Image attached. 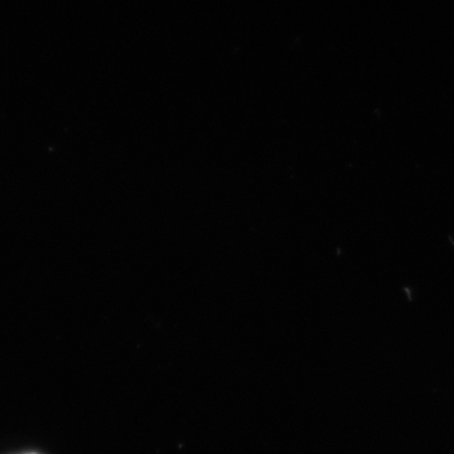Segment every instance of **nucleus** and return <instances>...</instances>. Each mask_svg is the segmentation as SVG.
I'll use <instances>...</instances> for the list:
<instances>
[{
  "instance_id": "1",
  "label": "nucleus",
  "mask_w": 454,
  "mask_h": 454,
  "mask_svg": "<svg viewBox=\"0 0 454 454\" xmlns=\"http://www.w3.org/2000/svg\"><path fill=\"white\" fill-rule=\"evenodd\" d=\"M25 454H38V453H25Z\"/></svg>"
}]
</instances>
